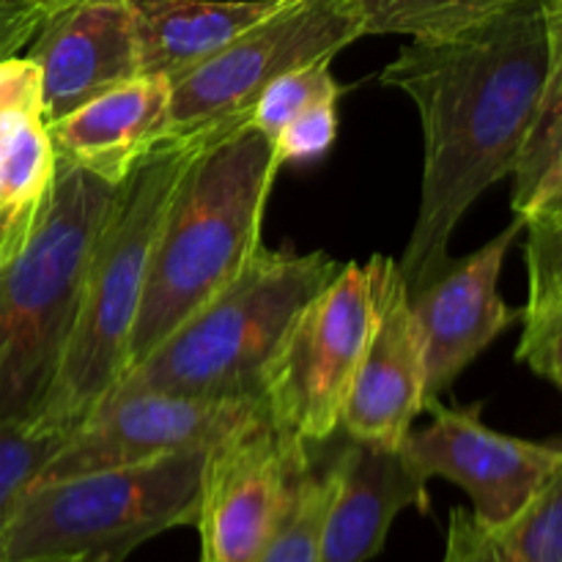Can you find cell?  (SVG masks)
I'll list each match as a JSON object with an SVG mask.
<instances>
[{"label":"cell","mask_w":562,"mask_h":562,"mask_svg":"<svg viewBox=\"0 0 562 562\" xmlns=\"http://www.w3.org/2000/svg\"><path fill=\"white\" fill-rule=\"evenodd\" d=\"M549 64L547 0H508L461 31L412 38L382 82L423 121V187L398 272L415 296L448 272L450 239L472 203L514 176L536 124Z\"/></svg>","instance_id":"1"},{"label":"cell","mask_w":562,"mask_h":562,"mask_svg":"<svg viewBox=\"0 0 562 562\" xmlns=\"http://www.w3.org/2000/svg\"><path fill=\"white\" fill-rule=\"evenodd\" d=\"M280 168L274 143L250 121L203 146L159 228L126 368L245 272L263 247V212Z\"/></svg>","instance_id":"2"},{"label":"cell","mask_w":562,"mask_h":562,"mask_svg":"<svg viewBox=\"0 0 562 562\" xmlns=\"http://www.w3.org/2000/svg\"><path fill=\"white\" fill-rule=\"evenodd\" d=\"M214 137H165L115 187L88 263L75 333L36 415L49 426L75 431L119 387L162 220L190 165Z\"/></svg>","instance_id":"3"},{"label":"cell","mask_w":562,"mask_h":562,"mask_svg":"<svg viewBox=\"0 0 562 562\" xmlns=\"http://www.w3.org/2000/svg\"><path fill=\"white\" fill-rule=\"evenodd\" d=\"M115 184L58 162L25 247L0 267V417H36L75 333L88 263Z\"/></svg>","instance_id":"4"},{"label":"cell","mask_w":562,"mask_h":562,"mask_svg":"<svg viewBox=\"0 0 562 562\" xmlns=\"http://www.w3.org/2000/svg\"><path fill=\"white\" fill-rule=\"evenodd\" d=\"M338 269L324 252L261 247L228 289L126 368L115 390L261 398L263 371L280 338Z\"/></svg>","instance_id":"5"},{"label":"cell","mask_w":562,"mask_h":562,"mask_svg":"<svg viewBox=\"0 0 562 562\" xmlns=\"http://www.w3.org/2000/svg\"><path fill=\"white\" fill-rule=\"evenodd\" d=\"M206 453L36 481L0 532V562H124L140 543L195 525Z\"/></svg>","instance_id":"6"},{"label":"cell","mask_w":562,"mask_h":562,"mask_svg":"<svg viewBox=\"0 0 562 562\" xmlns=\"http://www.w3.org/2000/svg\"><path fill=\"white\" fill-rule=\"evenodd\" d=\"M382 256L346 263L302 307L269 357L261 401L283 437L316 450L340 431L379 316Z\"/></svg>","instance_id":"7"},{"label":"cell","mask_w":562,"mask_h":562,"mask_svg":"<svg viewBox=\"0 0 562 562\" xmlns=\"http://www.w3.org/2000/svg\"><path fill=\"white\" fill-rule=\"evenodd\" d=\"M366 36L360 0H280L223 53L170 82V137H214L250 121L285 71L333 60Z\"/></svg>","instance_id":"8"},{"label":"cell","mask_w":562,"mask_h":562,"mask_svg":"<svg viewBox=\"0 0 562 562\" xmlns=\"http://www.w3.org/2000/svg\"><path fill=\"white\" fill-rule=\"evenodd\" d=\"M313 450L283 437L263 412L209 448L203 464L201 562H258L283 521Z\"/></svg>","instance_id":"9"},{"label":"cell","mask_w":562,"mask_h":562,"mask_svg":"<svg viewBox=\"0 0 562 562\" xmlns=\"http://www.w3.org/2000/svg\"><path fill=\"white\" fill-rule=\"evenodd\" d=\"M263 412L261 398L115 390L71 431L38 481L143 464L184 450H209Z\"/></svg>","instance_id":"10"},{"label":"cell","mask_w":562,"mask_h":562,"mask_svg":"<svg viewBox=\"0 0 562 562\" xmlns=\"http://www.w3.org/2000/svg\"><path fill=\"white\" fill-rule=\"evenodd\" d=\"M434 420L412 428L401 445L426 481L442 477L464 488L472 514L486 527L514 519L562 467V448L508 437L481 420L477 409L428 404Z\"/></svg>","instance_id":"11"},{"label":"cell","mask_w":562,"mask_h":562,"mask_svg":"<svg viewBox=\"0 0 562 562\" xmlns=\"http://www.w3.org/2000/svg\"><path fill=\"white\" fill-rule=\"evenodd\" d=\"M521 231L525 220L514 217L481 250L450 263L442 278L409 296L426 346V409L521 318L499 296V274Z\"/></svg>","instance_id":"12"},{"label":"cell","mask_w":562,"mask_h":562,"mask_svg":"<svg viewBox=\"0 0 562 562\" xmlns=\"http://www.w3.org/2000/svg\"><path fill=\"white\" fill-rule=\"evenodd\" d=\"M38 69L44 121L64 119L119 82L143 75L130 0H69L49 11L25 47Z\"/></svg>","instance_id":"13"},{"label":"cell","mask_w":562,"mask_h":562,"mask_svg":"<svg viewBox=\"0 0 562 562\" xmlns=\"http://www.w3.org/2000/svg\"><path fill=\"white\" fill-rule=\"evenodd\" d=\"M426 412V346L398 261L382 256L379 316L357 368L340 428L357 442L401 448Z\"/></svg>","instance_id":"14"},{"label":"cell","mask_w":562,"mask_h":562,"mask_svg":"<svg viewBox=\"0 0 562 562\" xmlns=\"http://www.w3.org/2000/svg\"><path fill=\"white\" fill-rule=\"evenodd\" d=\"M329 467L335 488L322 562H371L384 549L401 510H428V481L412 467L404 448L346 437Z\"/></svg>","instance_id":"15"},{"label":"cell","mask_w":562,"mask_h":562,"mask_svg":"<svg viewBox=\"0 0 562 562\" xmlns=\"http://www.w3.org/2000/svg\"><path fill=\"white\" fill-rule=\"evenodd\" d=\"M170 80L137 75L47 124L58 162L119 187L135 162L170 137Z\"/></svg>","instance_id":"16"},{"label":"cell","mask_w":562,"mask_h":562,"mask_svg":"<svg viewBox=\"0 0 562 562\" xmlns=\"http://www.w3.org/2000/svg\"><path fill=\"white\" fill-rule=\"evenodd\" d=\"M55 168L36 64L25 55L0 60V267L36 228Z\"/></svg>","instance_id":"17"},{"label":"cell","mask_w":562,"mask_h":562,"mask_svg":"<svg viewBox=\"0 0 562 562\" xmlns=\"http://www.w3.org/2000/svg\"><path fill=\"white\" fill-rule=\"evenodd\" d=\"M280 0H148L137 5L143 75L179 80L223 53Z\"/></svg>","instance_id":"18"},{"label":"cell","mask_w":562,"mask_h":562,"mask_svg":"<svg viewBox=\"0 0 562 562\" xmlns=\"http://www.w3.org/2000/svg\"><path fill=\"white\" fill-rule=\"evenodd\" d=\"M442 562H562V467L499 527H486L467 508L450 510Z\"/></svg>","instance_id":"19"},{"label":"cell","mask_w":562,"mask_h":562,"mask_svg":"<svg viewBox=\"0 0 562 562\" xmlns=\"http://www.w3.org/2000/svg\"><path fill=\"white\" fill-rule=\"evenodd\" d=\"M547 31L541 104L514 170V214L525 223L562 212V0H547Z\"/></svg>","instance_id":"20"},{"label":"cell","mask_w":562,"mask_h":562,"mask_svg":"<svg viewBox=\"0 0 562 562\" xmlns=\"http://www.w3.org/2000/svg\"><path fill=\"white\" fill-rule=\"evenodd\" d=\"M69 437L42 417H0V532Z\"/></svg>","instance_id":"21"},{"label":"cell","mask_w":562,"mask_h":562,"mask_svg":"<svg viewBox=\"0 0 562 562\" xmlns=\"http://www.w3.org/2000/svg\"><path fill=\"white\" fill-rule=\"evenodd\" d=\"M508 0H360L366 36L434 38L461 31Z\"/></svg>","instance_id":"22"},{"label":"cell","mask_w":562,"mask_h":562,"mask_svg":"<svg viewBox=\"0 0 562 562\" xmlns=\"http://www.w3.org/2000/svg\"><path fill=\"white\" fill-rule=\"evenodd\" d=\"M333 488L335 477L329 461L327 464L311 461L305 475L300 477L283 521L269 538L258 562H322L324 525L333 503Z\"/></svg>","instance_id":"23"},{"label":"cell","mask_w":562,"mask_h":562,"mask_svg":"<svg viewBox=\"0 0 562 562\" xmlns=\"http://www.w3.org/2000/svg\"><path fill=\"white\" fill-rule=\"evenodd\" d=\"M327 97H340V86L333 77L329 60L300 66V69L285 71V75H280L278 80L263 88L261 97L256 99V108H252L250 124L258 132H263L269 140H274L278 132L294 115H300L313 102Z\"/></svg>","instance_id":"24"},{"label":"cell","mask_w":562,"mask_h":562,"mask_svg":"<svg viewBox=\"0 0 562 562\" xmlns=\"http://www.w3.org/2000/svg\"><path fill=\"white\" fill-rule=\"evenodd\" d=\"M527 231V305L562 296V212L547 220L525 223Z\"/></svg>","instance_id":"25"},{"label":"cell","mask_w":562,"mask_h":562,"mask_svg":"<svg viewBox=\"0 0 562 562\" xmlns=\"http://www.w3.org/2000/svg\"><path fill=\"white\" fill-rule=\"evenodd\" d=\"M519 357L532 373L562 387V296L538 307H521Z\"/></svg>","instance_id":"26"},{"label":"cell","mask_w":562,"mask_h":562,"mask_svg":"<svg viewBox=\"0 0 562 562\" xmlns=\"http://www.w3.org/2000/svg\"><path fill=\"white\" fill-rule=\"evenodd\" d=\"M338 99H318L278 132L272 143L280 162H311L333 148L338 137Z\"/></svg>","instance_id":"27"},{"label":"cell","mask_w":562,"mask_h":562,"mask_svg":"<svg viewBox=\"0 0 562 562\" xmlns=\"http://www.w3.org/2000/svg\"><path fill=\"white\" fill-rule=\"evenodd\" d=\"M42 14L27 0H0V60L14 58L31 44Z\"/></svg>","instance_id":"28"},{"label":"cell","mask_w":562,"mask_h":562,"mask_svg":"<svg viewBox=\"0 0 562 562\" xmlns=\"http://www.w3.org/2000/svg\"><path fill=\"white\" fill-rule=\"evenodd\" d=\"M27 3H31L33 9H36L38 14H42V20H44V16H47L49 11H53V9H58V5H64V3H69V0H27ZM130 3L135 5V9H137V5L148 3V0H130Z\"/></svg>","instance_id":"29"},{"label":"cell","mask_w":562,"mask_h":562,"mask_svg":"<svg viewBox=\"0 0 562 562\" xmlns=\"http://www.w3.org/2000/svg\"><path fill=\"white\" fill-rule=\"evenodd\" d=\"M27 562H77V560H27Z\"/></svg>","instance_id":"30"}]
</instances>
